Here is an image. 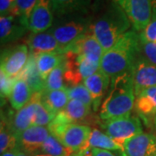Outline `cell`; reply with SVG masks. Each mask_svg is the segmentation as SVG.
<instances>
[{
	"instance_id": "obj_18",
	"label": "cell",
	"mask_w": 156,
	"mask_h": 156,
	"mask_svg": "<svg viewBox=\"0 0 156 156\" xmlns=\"http://www.w3.org/2000/svg\"><path fill=\"white\" fill-rule=\"evenodd\" d=\"M34 115H35V97L32 95L31 100L21 109L17 110L13 115L9 116H3L9 126V128L17 137L23 131L33 126Z\"/></svg>"
},
{
	"instance_id": "obj_19",
	"label": "cell",
	"mask_w": 156,
	"mask_h": 156,
	"mask_svg": "<svg viewBox=\"0 0 156 156\" xmlns=\"http://www.w3.org/2000/svg\"><path fill=\"white\" fill-rule=\"evenodd\" d=\"M134 108L146 123L154 122L156 116V86L145 89L136 96Z\"/></svg>"
},
{
	"instance_id": "obj_28",
	"label": "cell",
	"mask_w": 156,
	"mask_h": 156,
	"mask_svg": "<svg viewBox=\"0 0 156 156\" xmlns=\"http://www.w3.org/2000/svg\"><path fill=\"white\" fill-rule=\"evenodd\" d=\"M35 97V115H34L33 126H44L46 127L50 124L55 115H52L42 103L41 93H33Z\"/></svg>"
},
{
	"instance_id": "obj_40",
	"label": "cell",
	"mask_w": 156,
	"mask_h": 156,
	"mask_svg": "<svg viewBox=\"0 0 156 156\" xmlns=\"http://www.w3.org/2000/svg\"><path fill=\"white\" fill-rule=\"evenodd\" d=\"M18 156H34V155H31V154H26V153H24V152H23V151L18 150Z\"/></svg>"
},
{
	"instance_id": "obj_17",
	"label": "cell",
	"mask_w": 156,
	"mask_h": 156,
	"mask_svg": "<svg viewBox=\"0 0 156 156\" xmlns=\"http://www.w3.org/2000/svg\"><path fill=\"white\" fill-rule=\"evenodd\" d=\"M27 45L30 52L34 55L50 52L64 53V48L57 42L50 30L41 33H31L27 39Z\"/></svg>"
},
{
	"instance_id": "obj_38",
	"label": "cell",
	"mask_w": 156,
	"mask_h": 156,
	"mask_svg": "<svg viewBox=\"0 0 156 156\" xmlns=\"http://www.w3.org/2000/svg\"><path fill=\"white\" fill-rule=\"evenodd\" d=\"M1 156H18V149L7 151L5 153L2 154Z\"/></svg>"
},
{
	"instance_id": "obj_35",
	"label": "cell",
	"mask_w": 156,
	"mask_h": 156,
	"mask_svg": "<svg viewBox=\"0 0 156 156\" xmlns=\"http://www.w3.org/2000/svg\"><path fill=\"white\" fill-rule=\"evenodd\" d=\"M15 81H16L15 78L10 77L2 70L0 71V91H1L0 93H1L2 100L10 98Z\"/></svg>"
},
{
	"instance_id": "obj_24",
	"label": "cell",
	"mask_w": 156,
	"mask_h": 156,
	"mask_svg": "<svg viewBox=\"0 0 156 156\" xmlns=\"http://www.w3.org/2000/svg\"><path fill=\"white\" fill-rule=\"evenodd\" d=\"M89 148L122 152L123 151V146L112 139L105 132L101 131L98 128H92L89 138Z\"/></svg>"
},
{
	"instance_id": "obj_16",
	"label": "cell",
	"mask_w": 156,
	"mask_h": 156,
	"mask_svg": "<svg viewBox=\"0 0 156 156\" xmlns=\"http://www.w3.org/2000/svg\"><path fill=\"white\" fill-rule=\"evenodd\" d=\"M111 82V78L109 77L106 73H104L101 69L90 76L89 77L86 78L83 83L88 89L93 100V106L92 108L94 112H97L100 109L101 103L103 101V98L108 93L109 89V85Z\"/></svg>"
},
{
	"instance_id": "obj_3",
	"label": "cell",
	"mask_w": 156,
	"mask_h": 156,
	"mask_svg": "<svg viewBox=\"0 0 156 156\" xmlns=\"http://www.w3.org/2000/svg\"><path fill=\"white\" fill-rule=\"evenodd\" d=\"M131 23L126 14L116 4L111 2L105 11L92 22L90 30L106 51L128 32Z\"/></svg>"
},
{
	"instance_id": "obj_25",
	"label": "cell",
	"mask_w": 156,
	"mask_h": 156,
	"mask_svg": "<svg viewBox=\"0 0 156 156\" xmlns=\"http://www.w3.org/2000/svg\"><path fill=\"white\" fill-rule=\"evenodd\" d=\"M63 60V54L50 52V53H40L36 55V62L39 74L42 78L45 79L52 70L61 64Z\"/></svg>"
},
{
	"instance_id": "obj_32",
	"label": "cell",
	"mask_w": 156,
	"mask_h": 156,
	"mask_svg": "<svg viewBox=\"0 0 156 156\" xmlns=\"http://www.w3.org/2000/svg\"><path fill=\"white\" fill-rule=\"evenodd\" d=\"M37 0H15V5L11 14L20 17L29 24L30 14L33 11Z\"/></svg>"
},
{
	"instance_id": "obj_13",
	"label": "cell",
	"mask_w": 156,
	"mask_h": 156,
	"mask_svg": "<svg viewBox=\"0 0 156 156\" xmlns=\"http://www.w3.org/2000/svg\"><path fill=\"white\" fill-rule=\"evenodd\" d=\"M67 51H71L82 55L89 59V61L99 64H101V58L105 52L97 39L92 34L91 30L76 40L72 44L67 46L64 49V53Z\"/></svg>"
},
{
	"instance_id": "obj_34",
	"label": "cell",
	"mask_w": 156,
	"mask_h": 156,
	"mask_svg": "<svg viewBox=\"0 0 156 156\" xmlns=\"http://www.w3.org/2000/svg\"><path fill=\"white\" fill-rule=\"evenodd\" d=\"M139 37L146 41L156 42V5H153V13L149 23L139 33Z\"/></svg>"
},
{
	"instance_id": "obj_10",
	"label": "cell",
	"mask_w": 156,
	"mask_h": 156,
	"mask_svg": "<svg viewBox=\"0 0 156 156\" xmlns=\"http://www.w3.org/2000/svg\"><path fill=\"white\" fill-rule=\"evenodd\" d=\"M50 134L48 127L31 126L17 136V149L31 155L39 154Z\"/></svg>"
},
{
	"instance_id": "obj_7",
	"label": "cell",
	"mask_w": 156,
	"mask_h": 156,
	"mask_svg": "<svg viewBox=\"0 0 156 156\" xmlns=\"http://www.w3.org/2000/svg\"><path fill=\"white\" fill-rule=\"evenodd\" d=\"M100 125L108 136L122 146L126 140L143 132L140 118L132 114L102 121Z\"/></svg>"
},
{
	"instance_id": "obj_39",
	"label": "cell",
	"mask_w": 156,
	"mask_h": 156,
	"mask_svg": "<svg viewBox=\"0 0 156 156\" xmlns=\"http://www.w3.org/2000/svg\"><path fill=\"white\" fill-rule=\"evenodd\" d=\"M72 156H87V150L80 152V153H76V154H75Z\"/></svg>"
},
{
	"instance_id": "obj_4",
	"label": "cell",
	"mask_w": 156,
	"mask_h": 156,
	"mask_svg": "<svg viewBox=\"0 0 156 156\" xmlns=\"http://www.w3.org/2000/svg\"><path fill=\"white\" fill-rule=\"evenodd\" d=\"M47 127L50 134L76 154L89 148L92 128L81 123L69 122L62 112L57 114Z\"/></svg>"
},
{
	"instance_id": "obj_41",
	"label": "cell",
	"mask_w": 156,
	"mask_h": 156,
	"mask_svg": "<svg viewBox=\"0 0 156 156\" xmlns=\"http://www.w3.org/2000/svg\"><path fill=\"white\" fill-rule=\"evenodd\" d=\"M34 156H50V155H48V154H42V153H39V154H35Z\"/></svg>"
},
{
	"instance_id": "obj_6",
	"label": "cell",
	"mask_w": 156,
	"mask_h": 156,
	"mask_svg": "<svg viewBox=\"0 0 156 156\" xmlns=\"http://www.w3.org/2000/svg\"><path fill=\"white\" fill-rule=\"evenodd\" d=\"M63 63L66 88L83 83L86 78L100 69L99 63L89 61L83 56L71 51H67L63 54Z\"/></svg>"
},
{
	"instance_id": "obj_27",
	"label": "cell",
	"mask_w": 156,
	"mask_h": 156,
	"mask_svg": "<svg viewBox=\"0 0 156 156\" xmlns=\"http://www.w3.org/2000/svg\"><path fill=\"white\" fill-rule=\"evenodd\" d=\"M40 153L50 156H72L76 154L51 134L44 142Z\"/></svg>"
},
{
	"instance_id": "obj_14",
	"label": "cell",
	"mask_w": 156,
	"mask_h": 156,
	"mask_svg": "<svg viewBox=\"0 0 156 156\" xmlns=\"http://www.w3.org/2000/svg\"><path fill=\"white\" fill-rule=\"evenodd\" d=\"M28 30V23L17 15L10 14L0 17V42L2 46L22 38Z\"/></svg>"
},
{
	"instance_id": "obj_43",
	"label": "cell",
	"mask_w": 156,
	"mask_h": 156,
	"mask_svg": "<svg viewBox=\"0 0 156 156\" xmlns=\"http://www.w3.org/2000/svg\"><path fill=\"white\" fill-rule=\"evenodd\" d=\"M152 3L153 5H156V0H152Z\"/></svg>"
},
{
	"instance_id": "obj_23",
	"label": "cell",
	"mask_w": 156,
	"mask_h": 156,
	"mask_svg": "<svg viewBox=\"0 0 156 156\" xmlns=\"http://www.w3.org/2000/svg\"><path fill=\"white\" fill-rule=\"evenodd\" d=\"M33 92L29 84L22 78H16L10 95V103L13 109L19 110L31 100Z\"/></svg>"
},
{
	"instance_id": "obj_1",
	"label": "cell",
	"mask_w": 156,
	"mask_h": 156,
	"mask_svg": "<svg viewBox=\"0 0 156 156\" xmlns=\"http://www.w3.org/2000/svg\"><path fill=\"white\" fill-rule=\"evenodd\" d=\"M136 95L132 72L111 78L109 89L101 103L99 116L108 120L132 114Z\"/></svg>"
},
{
	"instance_id": "obj_44",
	"label": "cell",
	"mask_w": 156,
	"mask_h": 156,
	"mask_svg": "<svg viewBox=\"0 0 156 156\" xmlns=\"http://www.w3.org/2000/svg\"><path fill=\"white\" fill-rule=\"evenodd\" d=\"M154 125H155V128H156V116H155V119H154Z\"/></svg>"
},
{
	"instance_id": "obj_30",
	"label": "cell",
	"mask_w": 156,
	"mask_h": 156,
	"mask_svg": "<svg viewBox=\"0 0 156 156\" xmlns=\"http://www.w3.org/2000/svg\"><path fill=\"white\" fill-rule=\"evenodd\" d=\"M65 68L63 60L59 66L52 70L49 76L45 79V89L47 90H55V89H65Z\"/></svg>"
},
{
	"instance_id": "obj_42",
	"label": "cell",
	"mask_w": 156,
	"mask_h": 156,
	"mask_svg": "<svg viewBox=\"0 0 156 156\" xmlns=\"http://www.w3.org/2000/svg\"><path fill=\"white\" fill-rule=\"evenodd\" d=\"M119 156H125L124 155V153H123V151L122 152H121V153H120V155Z\"/></svg>"
},
{
	"instance_id": "obj_11",
	"label": "cell",
	"mask_w": 156,
	"mask_h": 156,
	"mask_svg": "<svg viewBox=\"0 0 156 156\" xmlns=\"http://www.w3.org/2000/svg\"><path fill=\"white\" fill-rule=\"evenodd\" d=\"M134 92L137 96L145 89L156 86V65L140 55L132 69Z\"/></svg>"
},
{
	"instance_id": "obj_22",
	"label": "cell",
	"mask_w": 156,
	"mask_h": 156,
	"mask_svg": "<svg viewBox=\"0 0 156 156\" xmlns=\"http://www.w3.org/2000/svg\"><path fill=\"white\" fill-rule=\"evenodd\" d=\"M55 17L87 13L92 0H50Z\"/></svg>"
},
{
	"instance_id": "obj_20",
	"label": "cell",
	"mask_w": 156,
	"mask_h": 156,
	"mask_svg": "<svg viewBox=\"0 0 156 156\" xmlns=\"http://www.w3.org/2000/svg\"><path fill=\"white\" fill-rule=\"evenodd\" d=\"M69 101L67 89L47 90L41 93V101L49 111L56 116L57 114L63 111Z\"/></svg>"
},
{
	"instance_id": "obj_31",
	"label": "cell",
	"mask_w": 156,
	"mask_h": 156,
	"mask_svg": "<svg viewBox=\"0 0 156 156\" xmlns=\"http://www.w3.org/2000/svg\"><path fill=\"white\" fill-rule=\"evenodd\" d=\"M67 93L69 100H77L88 106H93V100L88 89L83 83L68 87Z\"/></svg>"
},
{
	"instance_id": "obj_37",
	"label": "cell",
	"mask_w": 156,
	"mask_h": 156,
	"mask_svg": "<svg viewBox=\"0 0 156 156\" xmlns=\"http://www.w3.org/2000/svg\"><path fill=\"white\" fill-rule=\"evenodd\" d=\"M87 156H119L115 154L111 151L96 149V148H89L87 149Z\"/></svg>"
},
{
	"instance_id": "obj_45",
	"label": "cell",
	"mask_w": 156,
	"mask_h": 156,
	"mask_svg": "<svg viewBox=\"0 0 156 156\" xmlns=\"http://www.w3.org/2000/svg\"><path fill=\"white\" fill-rule=\"evenodd\" d=\"M154 156H156V153H155V154H154Z\"/></svg>"
},
{
	"instance_id": "obj_8",
	"label": "cell",
	"mask_w": 156,
	"mask_h": 156,
	"mask_svg": "<svg viewBox=\"0 0 156 156\" xmlns=\"http://www.w3.org/2000/svg\"><path fill=\"white\" fill-rule=\"evenodd\" d=\"M128 17L134 31L141 32L149 23L153 13L152 0H112Z\"/></svg>"
},
{
	"instance_id": "obj_33",
	"label": "cell",
	"mask_w": 156,
	"mask_h": 156,
	"mask_svg": "<svg viewBox=\"0 0 156 156\" xmlns=\"http://www.w3.org/2000/svg\"><path fill=\"white\" fill-rule=\"evenodd\" d=\"M139 44L140 55L151 63L156 65V42L146 41L139 37Z\"/></svg>"
},
{
	"instance_id": "obj_15",
	"label": "cell",
	"mask_w": 156,
	"mask_h": 156,
	"mask_svg": "<svg viewBox=\"0 0 156 156\" xmlns=\"http://www.w3.org/2000/svg\"><path fill=\"white\" fill-rule=\"evenodd\" d=\"M125 156H154L156 153V135L140 133L123 144Z\"/></svg>"
},
{
	"instance_id": "obj_36",
	"label": "cell",
	"mask_w": 156,
	"mask_h": 156,
	"mask_svg": "<svg viewBox=\"0 0 156 156\" xmlns=\"http://www.w3.org/2000/svg\"><path fill=\"white\" fill-rule=\"evenodd\" d=\"M15 5V0H0V14L5 17L11 14Z\"/></svg>"
},
{
	"instance_id": "obj_26",
	"label": "cell",
	"mask_w": 156,
	"mask_h": 156,
	"mask_svg": "<svg viewBox=\"0 0 156 156\" xmlns=\"http://www.w3.org/2000/svg\"><path fill=\"white\" fill-rule=\"evenodd\" d=\"M91 108L92 107L88 106L80 101L69 100L62 112L67 117L69 122L78 123V122L84 121L90 115Z\"/></svg>"
},
{
	"instance_id": "obj_29",
	"label": "cell",
	"mask_w": 156,
	"mask_h": 156,
	"mask_svg": "<svg viewBox=\"0 0 156 156\" xmlns=\"http://www.w3.org/2000/svg\"><path fill=\"white\" fill-rule=\"evenodd\" d=\"M17 149V141L16 135L9 128L6 121L1 117V130H0V153L1 154L7 151Z\"/></svg>"
},
{
	"instance_id": "obj_21",
	"label": "cell",
	"mask_w": 156,
	"mask_h": 156,
	"mask_svg": "<svg viewBox=\"0 0 156 156\" xmlns=\"http://www.w3.org/2000/svg\"><path fill=\"white\" fill-rule=\"evenodd\" d=\"M17 77L23 79L29 84L33 93H42L45 90V81L38 72L36 62V55L30 52L26 65Z\"/></svg>"
},
{
	"instance_id": "obj_5",
	"label": "cell",
	"mask_w": 156,
	"mask_h": 156,
	"mask_svg": "<svg viewBox=\"0 0 156 156\" xmlns=\"http://www.w3.org/2000/svg\"><path fill=\"white\" fill-rule=\"evenodd\" d=\"M91 18L87 13H75L56 17L49 30L57 42L65 49L90 30Z\"/></svg>"
},
{
	"instance_id": "obj_2",
	"label": "cell",
	"mask_w": 156,
	"mask_h": 156,
	"mask_svg": "<svg viewBox=\"0 0 156 156\" xmlns=\"http://www.w3.org/2000/svg\"><path fill=\"white\" fill-rule=\"evenodd\" d=\"M139 55V34L134 30H128L112 48L104 52L101 61V70L110 78L132 72Z\"/></svg>"
},
{
	"instance_id": "obj_9",
	"label": "cell",
	"mask_w": 156,
	"mask_h": 156,
	"mask_svg": "<svg viewBox=\"0 0 156 156\" xmlns=\"http://www.w3.org/2000/svg\"><path fill=\"white\" fill-rule=\"evenodd\" d=\"M30 56L27 45L17 44L1 51V70L11 78H16L22 72Z\"/></svg>"
},
{
	"instance_id": "obj_12",
	"label": "cell",
	"mask_w": 156,
	"mask_h": 156,
	"mask_svg": "<svg viewBox=\"0 0 156 156\" xmlns=\"http://www.w3.org/2000/svg\"><path fill=\"white\" fill-rule=\"evenodd\" d=\"M55 14L50 0H37L29 20L31 33H41L49 30L55 21Z\"/></svg>"
}]
</instances>
